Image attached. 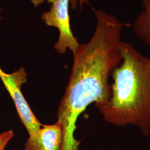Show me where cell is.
Segmentation results:
<instances>
[{"mask_svg":"<svg viewBox=\"0 0 150 150\" xmlns=\"http://www.w3.org/2000/svg\"><path fill=\"white\" fill-rule=\"evenodd\" d=\"M96 25L91 39L74 54L70 79L59 103L57 122L62 127V150H80L75 137L76 122L90 104L107 102L111 95L109 77L122 61V32L129 24L107 12L95 11Z\"/></svg>","mask_w":150,"mask_h":150,"instance_id":"obj_1","label":"cell"},{"mask_svg":"<svg viewBox=\"0 0 150 150\" xmlns=\"http://www.w3.org/2000/svg\"><path fill=\"white\" fill-rule=\"evenodd\" d=\"M121 50L122 61L111 75L110 98L97 108L108 123L134 126L147 136L150 133V57L123 41Z\"/></svg>","mask_w":150,"mask_h":150,"instance_id":"obj_2","label":"cell"},{"mask_svg":"<svg viewBox=\"0 0 150 150\" xmlns=\"http://www.w3.org/2000/svg\"><path fill=\"white\" fill-rule=\"evenodd\" d=\"M27 77V72L23 67L8 74L0 66V79L14 102L20 119L30 135L40 129L42 124L32 112L22 92V86L26 82Z\"/></svg>","mask_w":150,"mask_h":150,"instance_id":"obj_3","label":"cell"},{"mask_svg":"<svg viewBox=\"0 0 150 150\" xmlns=\"http://www.w3.org/2000/svg\"><path fill=\"white\" fill-rule=\"evenodd\" d=\"M70 5V0H54L50 10L42 13L41 16L46 25L59 30V40L54 48L59 54H65L67 50L70 49L74 54L80 45L71 30Z\"/></svg>","mask_w":150,"mask_h":150,"instance_id":"obj_4","label":"cell"},{"mask_svg":"<svg viewBox=\"0 0 150 150\" xmlns=\"http://www.w3.org/2000/svg\"><path fill=\"white\" fill-rule=\"evenodd\" d=\"M64 134L57 122L54 125H43L29 135L24 150H62Z\"/></svg>","mask_w":150,"mask_h":150,"instance_id":"obj_5","label":"cell"},{"mask_svg":"<svg viewBox=\"0 0 150 150\" xmlns=\"http://www.w3.org/2000/svg\"><path fill=\"white\" fill-rule=\"evenodd\" d=\"M142 10L133 23L135 35L150 49V0L141 1Z\"/></svg>","mask_w":150,"mask_h":150,"instance_id":"obj_6","label":"cell"},{"mask_svg":"<svg viewBox=\"0 0 150 150\" xmlns=\"http://www.w3.org/2000/svg\"><path fill=\"white\" fill-rule=\"evenodd\" d=\"M14 136V132L10 129L0 134V150H5L6 146Z\"/></svg>","mask_w":150,"mask_h":150,"instance_id":"obj_7","label":"cell"},{"mask_svg":"<svg viewBox=\"0 0 150 150\" xmlns=\"http://www.w3.org/2000/svg\"><path fill=\"white\" fill-rule=\"evenodd\" d=\"M70 5L72 8H82L85 5L89 4V0H70Z\"/></svg>","mask_w":150,"mask_h":150,"instance_id":"obj_8","label":"cell"},{"mask_svg":"<svg viewBox=\"0 0 150 150\" xmlns=\"http://www.w3.org/2000/svg\"><path fill=\"white\" fill-rule=\"evenodd\" d=\"M54 0H31V2L35 7H37L38 6L44 4L45 2H47L48 3L52 4L54 2Z\"/></svg>","mask_w":150,"mask_h":150,"instance_id":"obj_9","label":"cell"},{"mask_svg":"<svg viewBox=\"0 0 150 150\" xmlns=\"http://www.w3.org/2000/svg\"><path fill=\"white\" fill-rule=\"evenodd\" d=\"M2 7L0 6V13L2 12Z\"/></svg>","mask_w":150,"mask_h":150,"instance_id":"obj_10","label":"cell"},{"mask_svg":"<svg viewBox=\"0 0 150 150\" xmlns=\"http://www.w3.org/2000/svg\"><path fill=\"white\" fill-rule=\"evenodd\" d=\"M2 16H0V21L2 20Z\"/></svg>","mask_w":150,"mask_h":150,"instance_id":"obj_11","label":"cell"}]
</instances>
